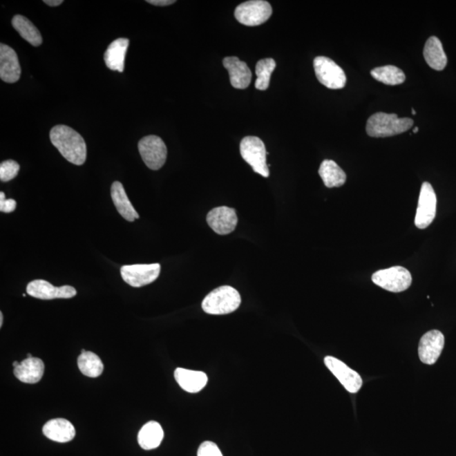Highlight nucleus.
I'll list each match as a JSON object with an SVG mask.
<instances>
[{"label":"nucleus","instance_id":"28","mask_svg":"<svg viewBox=\"0 0 456 456\" xmlns=\"http://www.w3.org/2000/svg\"><path fill=\"white\" fill-rule=\"evenodd\" d=\"M276 67V63L273 59L268 58L258 61L256 68L257 79L254 84L257 90L265 91L269 88L271 76Z\"/></svg>","mask_w":456,"mask_h":456},{"label":"nucleus","instance_id":"33","mask_svg":"<svg viewBox=\"0 0 456 456\" xmlns=\"http://www.w3.org/2000/svg\"><path fill=\"white\" fill-rule=\"evenodd\" d=\"M44 3L49 6L55 7L60 6L63 1L62 0H45Z\"/></svg>","mask_w":456,"mask_h":456},{"label":"nucleus","instance_id":"9","mask_svg":"<svg viewBox=\"0 0 456 456\" xmlns=\"http://www.w3.org/2000/svg\"><path fill=\"white\" fill-rule=\"evenodd\" d=\"M161 272L158 263L151 265H131L122 266V278L133 287H142L153 283Z\"/></svg>","mask_w":456,"mask_h":456},{"label":"nucleus","instance_id":"25","mask_svg":"<svg viewBox=\"0 0 456 456\" xmlns=\"http://www.w3.org/2000/svg\"><path fill=\"white\" fill-rule=\"evenodd\" d=\"M12 25L21 37L34 47H38L43 43V37H41L39 30L28 18L20 15H15L12 19Z\"/></svg>","mask_w":456,"mask_h":456},{"label":"nucleus","instance_id":"29","mask_svg":"<svg viewBox=\"0 0 456 456\" xmlns=\"http://www.w3.org/2000/svg\"><path fill=\"white\" fill-rule=\"evenodd\" d=\"M20 171V165L13 160H7L0 164V180L2 182H9L17 176Z\"/></svg>","mask_w":456,"mask_h":456},{"label":"nucleus","instance_id":"15","mask_svg":"<svg viewBox=\"0 0 456 456\" xmlns=\"http://www.w3.org/2000/svg\"><path fill=\"white\" fill-rule=\"evenodd\" d=\"M21 68L17 53L6 44L0 45V78L7 83H15L21 77Z\"/></svg>","mask_w":456,"mask_h":456},{"label":"nucleus","instance_id":"6","mask_svg":"<svg viewBox=\"0 0 456 456\" xmlns=\"http://www.w3.org/2000/svg\"><path fill=\"white\" fill-rule=\"evenodd\" d=\"M234 15L241 24L256 26L269 20L272 15V7L264 0H251L236 8Z\"/></svg>","mask_w":456,"mask_h":456},{"label":"nucleus","instance_id":"5","mask_svg":"<svg viewBox=\"0 0 456 456\" xmlns=\"http://www.w3.org/2000/svg\"><path fill=\"white\" fill-rule=\"evenodd\" d=\"M372 281L386 291L401 292L408 290L410 287L412 277L408 269L402 266H393L374 273Z\"/></svg>","mask_w":456,"mask_h":456},{"label":"nucleus","instance_id":"36","mask_svg":"<svg viewBox=\"0 0 456 456\" xmlns=\"http://www.w3.org/2000/svg\"><path fill=\"white\" fill-rule=\"evenodd\" d=\"M419 131V128L416 127L415 129H413V133L414 134H417V133Z\"/></svg>","mask_w":456,"mask_h":456},{"label":"nucleus","instance_id":"17","mask_svg":"<svg viewBox=\"0 0 456 456\" xmlns=\"http://www.w3.org/2000/svg\"><path fill=\"white\" fill-rule=\"evenodd\" d=\"M44 370L43 360L38 357H28L14 368V374L23 383H36L43 378Z\"/></svg>","mask_w":456,"mask_h":456},{"label":"nucleus","instance_id":"18","mask_svg":"<svg viewBox=\"0 0 456 456\" xmlns=\"http://www.w3.org/2000/svg\"><path fill=\"white\" fill-rule=\"evenodd\" d=\"M174 378L182 390L189 393H198L207 385V374L201 371H193L178 368L174 372Z\"/></svg>","mask_w":456,"mask_h":456},{"label":"nucleus","instance_id":"12","mask_svg":"<svg viewBox=\"0 0 456 456\" xmlns=\"http://www.w3.org/2000/svg\"><path fill=\"white\" fill-rule=\"evenodd\" d=\"M444 347V336L438 330H429L421 336L418 356L421 363L435 364L438 361Z\"/></svg>","mask_w":456,"mask_h":456},{"label":"nucleus","instance_id":"24","mask_svg":"<svg viewBox=\"0 0 456 456\" xmlns=\"http://www.w3.org/2000/svg\"><path fill=\"white\" fill-rule=\"evenodd\" d=\"M319 176L327 188H338L344 185L347 175L332 160H325L319 169Z\"/></svg>","mask_w":456,"mask_h":456},{"label":"nucleus","instance_id":"14","mask_svg":"<svg viewBox=\"0 0 456 456\" xmlns=\"http://www.w3.org/2000/svg\"><path fill=\"white\" fill-rule=\"evenodd\" d=\"M207 223L215 233L227 235L235 230L238 224V216L233 208L220 207L212 209L208 213Z\"/></svg>","mask_w":456,"mask_h":456},{"label":"nucleus","instance_id":"8","mask_svg":"<svg viewBox=\"0 0 456 456\" xmlns=\"http://www.w3.org/2000/svg\"><path fill=\"white\" fill-rule=\"evenodd\" d=\"M138 149L143 162L151 170L161 169L165 164L167 149L158 136L148 135L140 140Z\"/></svg>","mask_w":456,"mask_h":456},{"label":"nucleus","instance_id":"4","mask_svg":"<svg viewBox=\"0 0 456 456\" xmlns=\"http://www.w3.org/2000/svg\"><path fill=\"white\" fill-rule=\"evenodd\" d=\"M240 153L245 161L252 167L254 172L265 178L269 176V167L266 162L265 146L256 136H247L240 143Z\"/></svg>","mask_w":456,"mask_h":456},{"label":"nucleus","instance_id":"30","mask_svg":"<svg viewBox=\"0 0 456 456\" xmlns=\"http://www.w3.org/2000/svg\"><path fill=\"white\" fill-rule=\"evenodd\" d=\"M197 456H223L220 448L211 441H205L200 444Z\"/></svg>","mask_w":456,"mask_h":456},{"label":"nucleus","instance_id":"31","mask_svg":"<svg viewBox=\"0 0 456 456\" xmlns=\"http://www.w3.org/2000/svg\"><path fill=\"white\" fill-rule=\"evenodd\" d=\"M17 208V201L13 199H6L5 193H0V211L3 213L13 212Z\"/></svg>","mask_w":456,"mask_h":456},{"label":"nucleus","instance_id":"34","mask_svg":"<svg viewBox=\"0 0 456 456\" xmlns=\"http://www.w3.org/2000/svg\"><path fill=\"white\" fill-rule=\"evenodd\" d=\"M3 315L1 312V313H0V327H2L3 325Z\"/></svg>","mask_w":456,"mask_h":456},{"label":"nucleus","instance_id":"27","mask_svg":"<svg viewBox=\"0 0 456 456\" xmlns=\"http://www.w3.org/2000/svg\"><path fill=\"white\" fill-rule=\"evenodd\" d=\"M371 75L378 82L388 86L400 85L406 81L404 72L394 66L375 68L371 70Z\"/></svg>","mask_w":456,"mask_h":456},{"label":"nucleus","instance_id":"7","mask_svg":"<svg viewBox=\"0 0 456 456\" xmlns=\"http://www.w3.org/2000/svg\"><path fill=\"white\" fill-rule=\"evenodd\" d=\"M315 75L319 82L327 88L341 89L347 83V76L342 68L332 59L319 56L314 60Z\"/></svg>","mask_w":456,"mask_h":456},{"label":"nucleus","instance_id":"16","mask_svg":"<svg viewBox=\"0 0 456 456\" xmlns=\"http://www.w3.org/2000/svg\"><path fill=\"white\" fill-rule=\"evenodd\" d=\"M223 66L230 76L231 85L236 89H246L252 79V72L248 64L238 57H227L223 59Z\"/></svg>","mask_w":456,"mask_h":456},{"label":"nucleus","instance_id":"19","mask_svg":"<svg viewBox=\"0 0 456 456\" xmlns=\"http://www.w3.org/2000/svg\"><path fill=\"white\" fill-rule=\"evenodd\" d=\"M44 435L55 442L67 443L75 438V428L70 421L55 418L44 426Z\"/></svg>","mask_w":456,"mask_h":456},{"label":"nucleus","instance_id":"3","mask_svg":"<svg viewBox=\"0 0 456 456\" xmlns=\"http://www.w3.org/2000/svg\"><path fill=\"white\" fill-rule=\"evenodd\" d=\"M241 301V296L235 288L222 286L215 289L205 296L202 302V309L209 314H227L237 310Z\"/></svg>","mask_w":456,"mask_h":456},{"label":"nucleus","instance_id":"32","mask_svg":"<svg viewBox=\"0 0 456 456\" xmlns=\"http://www.w3.org/2000/svg\"><path fill=\"white\" fill-rule=\"evenodd\" d=\"M146 2L155 6H167L173 5V3H176L175 0H147Z\"/></svg>","mask_w":456,"mask_h":456},{"label":"nucleus","instance_id":"2","mask_svg":"<svg viewBox=\"0 0 456 456\" xmlns=\"http://www.w3.org/2000/svg\"><path fill=\"white\" fill-rule=\"evenodd\" d=\"M413 120L399 117L395 113H377L368 120L366 131L374 138L402 134L412 127Z\"/></svg>","mask_w":456,"mask_h":456},{"label":"nucleus","instance_id":"37","mask_svg":"<svg viewBox=\"0 0 456 456\" xmlns=\"http://www.w3.org/2000/svg\"><path fill=\"white\" fill-rule=\"evenodd\" d=\"M412 114H413V115H416V111L414 109H412Z\"/></svg>","mask_w":456,"mask_h":456},{"label":"nucleus","instance_id":"21","mask_svg":"<svg viewBox=\"0 0 456 456\" xmlns=\"http://www.w3.org/2000/svg\"><path fill=\"white\" fill-rule=\"evenodd\" d=\"M129 41L127 38H119L108 46L104 53L106 66L111 70L123 72L125 56H126Z\"/></svg>","mask_w":456,"mask_h":456},{"label":"nucleus","instance_id":"10","mask_svg":"<svg viewBox=\"0 0 456 456\" xmlns=\"http://www.w3.org/2000/svg\"><path fill=\"white\" fill-rule=\"evenodd\" d=\"M437 197L433 186L428 182L421 184L417 209L415 225L425 229L433 222L436 216Z\"/></svg>","mask_w":456,"mask_h":456},{"label":"nucleus","instance_id":"1","mask_svg":"<svg viewBox=\"0 0 456 456\" xmlns=\"http://www.w3.org/2000/svg\"><path fill=\"white\" fill-rule=\"evenodd\" d=\"M53 146L68 162L81 166L86 160V144L83 137L66 125H56L50 131Z\"/></svg>","mask_w":456,"mask_h":456},{"label":"nucleus","instance_id":"35","mask_svg":"<svg viewBox=\"0 0 456 456\" xmlns=\"http://www.w3.org/2000/svg\"><path fill=\"white\" fill-rule=\"evenodd\" d=\"M19 364H20V363L17 362V361H15V362L13 363V367L14 368L17 367Z\"/></svg>","mask_w":456,"mask_h":456},{"label":"nucleus","instance_id":"38","mask_svg":"<svg viewBox=\"0 0 456 456\" xmlns=\"http://www.w3.org/2000/svg\"><path fill=\"white\" fill-rule=\"evenodd\" d=\"M28 357H32V355L30 354V353H28Z\"/></svg>","mask_w":456,"mask_h":456},{"label":"nucleus","instance_id":"26","mask_svg":"<svg viewBox=\"0 0 456 456\" xmlns=\"http://www.w3.org/2000/svg\"><path fill=\"white\" fill-rule=\"evenodd\" d=\"M78 367L84 375L90 378L99 377L104 368L100 357L84 349L82 350V354L78 357Z\"/></svg>","mask_w":456,"mask_h":456},{"label":"nucleus","instance_id":"22","mask_svg":"<svg viewBox=\"0 0 456 456\" xmlns=\"http://www.w3.org/2000/svg\"><path fill=\"white\" fill-rule=\"evenodd\" d=\"M424 55L426 62L433 70L441 71L447 66V56L438 37H429L425 44Z\"/></svg>","mask_w":456,"mask_h":456},{"label":"nucleus","instance_id":"20","mask_svg":"<svg viewBox=\"0 0 456 456\" xmlns=\"http://www.w3.org/2000/svg\"><path fill=\"white\" fill-rule=\"evenodd\" d=\"M111 197L113 202L119 211L120 214L128 222H135L140 218L138 213L135 210L131 200H129L126 192H125L123 184L119 181H115L112 184Z\"/></svg>","mask_w":456,"mask_h":456},{"label":"nucleus","instance_id":"13","mask_svg":"<svg viewBox=\"0 0 456 456\" xmlns=\"http://www.w3.org/2000/svg\"><path fill=\"white\" fill-rule=\"evenodd\" d=\"M26 292L33 298L43 300L71 298L77 294V292L73 287H55L44 280L30 281L26 287Z\"/></svg>","mask_w":456,"mask_h":456},{"label":"nucleus","instance_id":"11","mask_svg":"<svg viewBox=\"0 0 456 456\" xmlns=\"http://www.w3.org/2000/svg\"><path fill=\"white\" fill-rule=\"evenodd\" d=\"M324 362L325 366L336 376L345 390L350 393L359 392L363 386V379L356 371L352 370L342 361L332 356L325 357Z\"/></svg>","mask_w":456,"mask_h":456},{"label":"nucleus","instance_id":"23","mask_svg":"<svg viewBox=\"0 0 456 456\" xmlns=\"http://www.w3.org/2000/svg\"><path fill=\"white\" fill-rule=\"evenodd\" d=\"M164 437L162 426L157 421H151L143 426L138 435V443L144 450H151L161 444Z\"/></svg>","mask_w":456,"mask_h":456}]
</instances>
